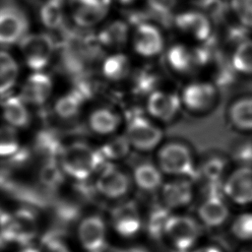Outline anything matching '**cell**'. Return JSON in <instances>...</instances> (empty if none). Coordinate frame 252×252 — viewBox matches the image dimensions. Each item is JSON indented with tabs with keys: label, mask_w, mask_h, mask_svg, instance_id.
I'll return each mask as SVG.
<instances>
[{
	"label": "cell",
	"mask_w": 252,
	"mask_h": 252,
	"mask_svg": "<svg viewBox=\"0 0 252 252\" xmlns=\"http://www.w3.org/2000/svg\"><path fill=\"white\" fill-rule=\"evenodd\" d=\"M109 9L90 6L75 5L71 6V17L74 24L82 29H91L98 26L107 16Z\"/></svg>",
	"instance_id": "4316f807"
},
{
	"label": "cell",
	"mask_w": 252,
	"mask_h": 252,
	"mask_svg": "<svg viewBox=\"0 0 252 252\" xmlns=\"http://www.w3.org/2000/svg\"><path fill=\"white\" fill-rule=\"evenodd\" d=\"M232 158L240 165H252V144L250 142H240L234 146Z\"/></svg>",
	"instance_id": "ab89813d"
},
{
	"label": "cell",
	"mask_w": 252,
	"mask_h": 252,
	"mask_svg": "<svg viewBox=\"0 0 252 252\" xmlns=\"http://www.w3.org/2000/svg\"><path fill=\"white\" fill-rule=\"evenodd\" d=\"M52 88L50 76L42 71H35L25 81L20 95L26 103L42 105L49 98Z\"/></svg>",
	"instance_id": "d6986e66"
},
{
	"label": "cell",
	"mask_w": 252,
	"mask_h": 252,
	"mask_svg": "<svg viewBox=\"0 0 252 252\" xmlns=\"http://www.w3.org/2000/svg\"><path fill=\"white\" fill-rule=\"evenodd\" d=\"M159 190L162 204L170 210L188 206L194 196L192 179L186 177H171Z\"/></svg>",
	"instance_id": "e0dca14e"
},
{
	"label": "cell",
	"mask_w": 252,
	"mask_h": 252,
	"mask_svg": "<svg viewBox=\"0 0 252 252\" xmlns=\"http://www.w3.org/2000/svg\"><path fill=\"white\" fill-rule=\"evenodd\" d=\"M9 217L10 213L0 211V247L11 243Z\"/></svg>",
	"instance_id": "b9f144b4"
},
{
	"label": "cell",
	"mask_w": 252,
	"mask_h": 252,
	"mask_svg": "<svg viewBox=\"0 0 252 252\" xmlns=\"http://www.w3.org/2000/svg\"><path fill=\"white\" fill-rule=\"evenodd\" d=\"M124 134L133 149L145 153L157 149L163 138V132L156 121L140 110L126 116Z\"/></svg>",
	"instance_id": "3957f363"
},
{
	"label": "cell",
	"mask_w": 252,
	"mask_h": 252,
	"mask_svg": "<svg viewBox=\"0 0 252 252\" xmlns=\"http://www.w3.org/2000/svg\"><path fill=\"white\" fill-rule=\"evenodd\" d=\"M64 0H47L40 9V20L42 24L51 30L59 29L64 21Z\"/></svg>",
	"instance_id": "d6a6232c"
},
{
	"label": "cell",
	"mask_w": 252,
	"mask_h": 252,
	"mask_svg": "<svg viewBox=\"0 0 252 252\" xmlns=\"http://www.w3.org/2000/svg\"><path fill=\"white\" fill-rule=\"evenodd\" d=\"M230 64L237 74L252 75V38L247 37L234 45Z\"/></svg>",
	"instance_id": "f1b7e54d"
},
{
	"label": "cell",
	"mask_w": 252,
	"mask_h": 252,
	"mask_svg": "<svg viewBox=\"0 0 252 252\" xmlns=\"http://www.w3.org/2000/svg\"><path fill=\"white\" fill-rule=\"evenodd\" d=\"M116 1L118 4L120 5H124V6H129V5H132L134 4L137 0H114Z\"/></svg>",
	"instance_id": "7dc6e473"
},
{
	"label": "cell",
	"mask_w": 252,
	"mask_h": 252,
	"mask_svg": "<svg viewBox=\"0 0 252 252\" xmlns=\"http://www.w3.org/2000/svg\"><path fill=\"white\" fill-rule=\"evenodd\" d=\"M18 252H41L40 250L36 249V248H33V247H31V246H26L24 248H22L21 250H19Z\"/></svg>",
	"instance_id": "bcb514c9"
},
{
	"label": "cell",
	"mask_w": 252,
	"mask_h": 252,
	"mask_svg": "<svg viewBox=\"0 0 252 252\" xmlns=\"http://www.w3.org/2000/svg\"><path fill=\"white\" fill-rule=\"evenodd\" d=\"M2 114L8 125L22 128L29 124L30 113L21 95H7L2 101Z\"/></svg>",
	"instance_id": "484cf974"
},
{
	"label": "cell",
	"mask_w": 252,
	"mask_h": 252,
	"mask_svg": "<svg viewBox=\"0 0 252 252\" xmlns=\"http://www.w3.org/2000/svg\"><path fill=\"white\" fill-rule=\"evenodd\" d=\"M57 159L65 175L77 182L89 180L105 163L97 148L82 141L64 146Z\"/></svg>",
	"instance_id": "6da1fadb"
},
{
	"label": "cell",
	"mask_w": 252,
	"mask_h": 252,
	"mask_svg": "<svg viewBox=\"0 0 252 252\" xmlns=\"http://www.w3.org/2000/svg\"><path fill=\"white\" fill-rule=\"evenodd\" d=\"M110 223L116 233L123 237L135 236L142 228L143 220L133 201L123 202L110 212Z\"/></svg>",
	"instance_id": "4fadbf2b"
},
{
	"label": "cell",
	"mask_w": 252,
	"mask_h": 252,
	"mask_svg": "<svg viewBox=\"0 0 252 252\" xmlns=\"http://www.w3.org/2000/svg\"><path fill=\"white\" fill-rule=\"evenodd\" d=\"M159 76L153 69L142 68L135 72L132 77V91L137 95L148 96L151 93L156 91L158 88Z\"/></svg>",
	"instance_id": "1f68e13d"
},
{
	"label": "cell",
	"mask_w": 252,
	"mask_h": 252,
	"mask_svg": "<svg viewBox=\"0 0 252 252\" xmlns=\"http://www.w3.org/2000/svg\"><path fill=\"white\" fill-rule=\"evenodd\" d=\"M157 164L163 174L170 177L193 179L199 175L191 148L178 141L161 145L157 154Z\"/></svg>",
	"instance_id": "7a4b0ae2"
},
{
	"label": "cell",
	"mask_w": 252,
	"mask_h": 252,
	"mask_svg": "<svg viewBox=\"0 0 252 252\" xmlns=\"http://www.w3.org/2000/svg\"><path fill=\"white\" fill-rule=\"evenodd\" d=\"M227 119L238 131L252 132V96H241L227 108Z\"/></svg>",
	"instance_id": "cb8c5ba5"
},
{
	"label": "cell",
	"mask_w": 252,
	"mask_h": 252,
	"mask_svg": "<svg viewBox=\"0 0 252 252\" xmlns=\"http://www.w3.org/2000/svg\"><path fill=\"white\" fill-rule=\"evenodd\" d=\"M170 209L163 204L154 206L147 220V230L149 235L154 239H159L164 236V228L167 220L171 216Z\"/></svg>",
	"instance_id": "836d02e7"
},
{
	"label": "cell",
	"mask_w": 252,
	"mask_h": 252,
	"mask_svg": "<svg viewBox=\"0 0 252 252\" xmlns=\"http://www.w3.org/2000/svg\"><path fill=\"white\" fill-rule=\"evenodd\" d=\"M240 252H252V246L246 247V248H244L243 250H241Z\"/></svg>",
	"instance_id": "c3c4849f"
},
{
	"label": "cell",
	"mask_w": 252,
	"mask_h": 252,
	"mask_svg": "<svg viewBox=\"0 0 252 252\" xmlns=\"http://www.w3.org/2000/svg\"><path fill=\"white\" fill-rule=\"evenodd\" d=\"M19 76V67L14 57L0 51V95H6L15 86Z\"/></svg>",
	"instance_id": "4dcf8cb0"
},
{
	"label": "cell",
	"mask_w": 252,
	"mask_h": 252,
	"mask_svg": "<svg viewBox=\"0 0 252 252\" xmlns=\"http://www.w3.org/2000/svg\"><path fill=\"white\" fill-rule=\"evenodd\" d=\"M175 29L198 43H207L212 40L213 23L211 18L199 9L179 12L173 19Z\"/></svg>",
	"instance_id": "ba28073f"
},
{
	"label": "cell",
	"mask_w": 252,
	"mask_h": 252,
	"mask_svg": "<svg viewBox=\"0 0 252 252\" xmlns=\"http://www.w3.org/2000/svg\"><path fill=\"white\" fill-rule=\"evenodd\" d=\"M20 48L27 66L33 72L42 71L53 57L55 42L47 33H27L20 41Z\"/></svg>",
	"instance_id": "277c9868"
},
{
	"label": "cell",
	"mask_w": 252,
	"mask_h": 252,
	"mask_svg": "<svg viewBox=\"0 0 252 252\" xmlns=\"http://www.w3.org/2000/svg\"><path fill=\"white\" fill-rule=\"evenodd\" d=\"M9 223L11 243L28 245L36 237L39 230L37 217L33 211L28 209L10 213Z\"/></svg>",
	"instance_id": "9a60e30c"
},
{
	"label": "cell",
	"mask_w": 252,
	"mask_h": 252,
	"mask_svg": "<svg viewBox=\"0 0 252 252\" xmlns=\"http://www.w3.org/2000/svg\"><path fill=\"white\" fill-rule=\"evenodd\" d=\"M122 123L120 114L109 106H98L91 111L88 117L90 130L98 136L110 137L116 134Z\"/></svg>",
	"instance_id": "ffe728a7"
},
{
	"label": "cell",
	"mask_w": 252,
	"mask_h": 252,
	"mask_svg": "<svg viewBox=\"0 0 252 252\" xmlns=\"http://www.w3.org/2000/svg\"><path fill=\"white\" fill-rule=\"evenodd\" d=\"M192 252H221L220 248H218L217 246H213V245H208V246H203L200 248L195 249Z\"/></svg>",
	"instance_id": "f6af8a7d"
},
{
	"label": "cell",
	"mask_w": 252,
	"mask_h": 252,
	"mask_svg": "<svg viewBox=\"0 0 252 252\" xmlns=\"http://www.w3.org/2000/svg\"><path fill=\"white\" fill-rule=\"evenodd\" d=\"M70 6L75 5H90V6H97L102 8H110L112 0H68Z\"/></svg>",
	"instance_id": "7bdbcfd3"
},
{
	"label": "cell",
	"mask_w": 252,
	"mask_h": 252,
	"mask_svg": "<svg viewBox=\"0 0 252 252\" xmlns=\"http://www.w3.org/2000/svg\"><path fill=\"white\" fill-rule=\"evenodd\" d=\"M182 108L179 94L171 91L157 89L146 97L145 112L158 122L173 121Z\"/></svg>",
	"instance_id": "30bf717a"
},
{
	"label": "cell",
	"mask_w": 252,
	"mask_h": 252,
	"mask_svg": "<svg viewBox=\"0 0 252 252\" xmlns=\"http://www.w3.org/2000/svg\"><path fill=\"white\" fill-rule=\"evenodd\" d=\"M178 0H146V4L150 11L159 16H168L176 6Z\"/></svg>",
	"instance_id": "60d3db41"
},
{
	"label": "cell",
	"mask_w": 252,
	"mask_h": 252,
	"mask_svg": "<svg viewBox=\"0 0 252 252\" xmlns=\"http://www.w3.org/2000/svg\"><path fill=\"white\" fill-rule=\"evenodd\" d=\"M229 8L238 24L252 30V0H229Z\"/></svg>",
	"instance_id": "8d00e7d4"
},
{
	"label": "cell",
	"mask_w": 252,
	"mask_h": 252,
	"mask_svg": "<svg viewBox=\"0 0 252 252\" xmlns=\"http://www.w3.org/2000/svg\"><path fill=\"white\" fill-rule=\"evenodd\" d=\"M96 173L94 188L101 196L116 200L128 193L131 186L130 178L113 162H105Z\"/></svg>",
	"instance_id": "9c48e42d"
},
{
	"label": "cell",
	"mask_w": 252,
	"mask_h": 252,
	"mask_svg": "<svg viewBox=\"0 0 252 252\" xmlns=\"http://www.w3.org/2000/svg\"><path fill=\"white\" fill-rule=\"evenodd\" d=\"M41 252H72L63 237L56 232H48L41 239Z\"/></svg>",
	"instance_id": "f35d334b"
},
{
	"label": "cell",
	"mask_w": 252,
	"mask_h": 252,
	"mask_svg": "<svg viewBox=\"0 0 252 252\" xmlns=\"http://www.w3.org/2000/svg\"><path fill=\"white\" fill-rule=\"evenodd\" d=\"M105 162H115L126 158L132 149L127 137L123 135H112L97 148Z\"/></svg>",
	"instance_id": "83f0119b"
},
{
	"label": "cell",
	"mask_w": 252,
	"mask_h": 252,
	"mask_svg": "<svg viewBox=\"0 0 252 252\" xmlns=\"http://www.w3.org/2000/svg\"><path fill=\"white\" fill-rule=\"evenodd\" d=\"M167 67L177 75H187L198 68H202L197 47L183 42H175L165 51Z\"/></svg>",
	"instance_id": "2e32d148"
},
{
	"label": "cell",
	"mask_w": 252,
	"mask_h": 252,
	"mask_svg": "<svg viewBox=\"0 0 252 252\" xmlns=\"http://www.w3.org/2000/svg\"><path fill=\"white\" fill-rule=\"evenodd\" d=\"M29 28L25 13L14 5L0 7V44L10 45L20 42Z\"/></svg>",
	"instance_id": "7c38bea8"
},
{
	"label": "cell",
	"mask_w": 252,
	"mask_h": 252,
	"mask_svg": "<svg viewBox=\"0 0 252 252\" xmlns=\"http://www.w3.org/2000/svg\"><path fill=\"white\" fill-rule=\"evenodd\" d=\"M65 177L66 175L56 158H47L39 171L41 184L50 190L60 187L63 184Z\"/></svg>",
	"instance_id": "e575fe53"
},
{
	"label": "cell",
	"mask_w": 252,
	"mask_h": 252,
	"mask_svg": "<svg viewBox=\"0 0 252 252\" xmlns=\"http://www.w3.org/2000/svg\"><path fill=\"white\" fill-rule=\"evenodd\" d=\"M231 233L243 241L252 240V213H243L237 216L231 224Z\"/></svg>",
	"instance_id": "74e56055"
},
{
	"label": "cell",
	"mask_w": 252,
	"mask_h": 252,
	"mask_svg": "<svg viewBox=\"0 0 252 252\" xmlns=\"http://www.w3.org/2000/svg\"><path fill=\"white\" fill-rule=\"evenodd\" d=\"M182 106L193 113L211 110L219 95L218 87L211 81L197 80L186 84L179 94Z\"/></svg>",
	"instance_id": "8992f818"
},
{
	"label": "cell",
	"mask_w": 252,
	"mask_h": 252,
	"mask_svg": "<svg viewBox=\"0 0 252 252\" xmlns=\"http://www.w3.org/2000/svg\"><path fill=\"white\" fill-rule=\"evenodd\" d=\"M78 239L87 252H101L106 242V225L98 215L84 218L78 225Z\"/></svg>",
	"instance_id": "5bb4252c"
},
{
	"label": "cell",
	"mask_w": 252,
	"mask_h": 252,
	"mask_svg": "<svg viewBox=\"0 0 252 252\" xmlns=\"http://www.w3.org/2000/svg\"><path fill=\"white\" fill-rule=\"evenodd\" d=\"M228 168V160L221 155H212L206 158L198 167L199 175L209 183H220Z\"/></svg>",
	"instance_id": "f546056e"
},
{
	"label": "cell",
	"mask_w": 252,
	"mask_h": 252,
	"mask_svg": "<svg viewBox=\"0 0 252 252\" xmlns=\"http://www.w3.org/2000/svg\"><path fill=\"white\" fill-rule=\"evenodd\" d=\"M135 185L144 192H155L163 184V173L158 166L150 161L138 163L132 172Z\"/></svg>",
	"instance_id": "7402d4cb"
},
{
	"label": "cell",
	"mask_w": 252,
	"mask_h": 252,
	"mask_svg": "<svg viewBox=\"0 0 252 252\" xmlns=\"http://www.w3.org/2000/svg\"><path fill=\"white\" fill-rule=\"evenodd\" d=\"M129 25L122 20H113L104 24L96 33V42L114 51H119L129 39Z\"/></svg>",
	"instance_id": "44dd1931"
},
{
	"label": "cell",
	"mask_w": 252,
	"mask_h": 252,
	"mask_svg": "<svg viewBox=\"0 0 252 252\" xmlns=\"http://www.w3.org/2000/svg\"><path fill=\"white\" fill-rule=\"evenodd\" d=\"M88 97L76 87L63 94L54 103L55 114L64 120L75 118L82 111Z\"/></svg>",
	"instance_id": "d4e9b609"
},
{
	"label": "cell",
	"mask_w": 252,
	"mask_h": 252,
	"mask_svg": "<svg viewBox=\"0 0 252 252\" xmlns=\"http://www.w3.org/2000/svg\"><path fill=\"white\" fill-rule=\"evenodd\" d=\"M222 193L234 204H252V165H239L222 182Z\"/></svg>",
	"instance_id": "8fae6325"
},
{
	"label": "cell",
	"mask_w": 252,
	"mask_h": 252,
	"mask_svg": "<svg viewBox=\"0 0 252 252\" xmlns=\"http://www.w3.org/2000/svg\"><path fill=\"white\" fill-rule=\"evenodd\" d=\"M198 217L200 220L211 227H216L223 222L229 217L228 206L223 196L217 189H212L207 193L205 199L198 208Z\"/></svg>",
	"instance_id": "ac0fdd59"
},
{
	"label": "cell",
	"mask_w": 252,
	"mask_h": 252,
	"mask_svg": "<svg viewBox=\"0 0 252 252\" xmlns=\"http://www.w3.org/2000/svg\"><path fill=\"white\" fill-rule=\"evenodd\" d=\"M131 42L134 52L146 59L158 56L165 47V39L161 30L149 21H144L135 26Z\"/></svg>",
	"instance_id": "52a82bcc"
},
{
	"label": "cell",
	"mask_w": 252,
	"mask_h": 252,
	"mask_svg": "<svg viewBox=\"0 0 252 252\" xmlns=\"http://www.w3.org/2000/svg\"><path fill=\"white\" fill-rule=\"evenodd\" d=\"M20 141L16 128L0 126V158H10L19 153Z\"/></svg>",
	"instance_id": "d590c367"
},
{
	"label": "cell",
	"mask_w": 252,
	"mask_h": 252,
	"mask_svg": "<svg viewBox=\"0 0 252 252\" xmlns=\"http://www.w3.org/2000/svg\"><path fill=\"white\" fill-rule=\"evenodd\" d=\"M164 236L179 251L191 249L201 236L200 223L186 215H171L166 221Z\"/></svg>",
	"instance_id": "5b68a950"
},
{
	"label": "cell",
	"mask_w": 252,
	"mask_h": 252,
	"mask_svg": "<svg viewBox=\"0 0 252 252\" xmlns=\"http://www.w3.org/2000/svg\"><path fill=\"white\" fill-rule=\"evenodd\" d=\"M131 67V61L127 54L121 51H113L102 59L100 72L105 80L117 83L129 77Z\"/></svg>",
	"instance_id": "603a6c76"
},
{
	"label": "cell",
	"mask_w": 252,
	"mask_h": 252,
	"mask_svg": "<svg viewBox=\"0 0 252 252\" xmlns=\"http://www.w3.org/2000/svg\"><path fill=\"white\" fill-rule=\"evenodd\" d=\"M117 252H150V251L142 246H129L126 248H122Z\"/></svg>",
	"instance_id": "ee69618b"
}]
</instances>
